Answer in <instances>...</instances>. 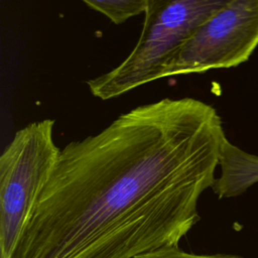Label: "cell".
Masks as SVG:
<instances>
[{
	"label": "cell",
	"mask_w": 258,
	"mask_h": 258,
	"mask_svg": "<svg viewBox=\"0 0 258 258\" xmlns=\"http://www.w3.org/2000/svg\"><path fill=\"white\" fill-rule=\"evenodd\" d=\"M90 9L98 11L115 24H122L127 19L145 13L149 0H84Z\"/></svg>",
	"instance_id": "8992f818"
},
{
	"label": "cell",
	"mask_w": 258,
	"mask_h": 258,
	"mask_svg": "<svg viewBox=\"0 0 258 258\" xmlns=\"http://www.w3.org/2000/svg\"><path fill=\"white\" fill-rule=\"evenodd\" d=\"M228 0H149L139 39L113 70L87 81L103 101L162 79V72L191 32Z\"/></svg>",
	"instance_id": "7a4b0ae2"
},
{
	"label": "cell",
	"mask_w": 258,
	"mask_h": 258,
	"mask_svg": "<svg viewBox=\"0 0 258 258\" xmlns=\"http://www.w3.org/2000/svg\"><path fill=\"white\" fill-rule=\"evenodd\" d=\"M135 258H243L232 254H197L186 252L178 246H168L159 248L145 254L139 255Z\"/></svg>",
	"instance_id": "52a82bcc"
},
{
	"label": "cell",
	"mask_w": 258,
	"mask_h": 258,
	"mask_svg": "<svg viewBox=\"0 0 258 258\" xmlns=\"http://www.w3.org/2000/svg\"><path fill=\"white\" fill-rule=\"evenodd\" d=\"M52 119L19 129L0 156V258H11L59 155Z\"/></svg>",
	"instance_id": "3957f363"
},
{
	"label": "cell",
	"mask_w": 258,
	"mask_h": 258,
	"mask_svg": "<svg viewBox=\"0 0 258 258\" xmlns=\"http://www.w3.org/2000/svg\"><path fill=\"white\" fill-rule=\"evenodd\" d=\"M257 45L258 0H228L182 42L161 78L237 67Z\"/></svg>",
	"instance_id": "277c9868"
},
{
	"label": "cell",
	"mask_w": 258,
	"mask_h": 258,
	"mask_svg": "<svg viewBox=\"0 0 258 258\" xmlns=\"http://www.w3.org/2000/svg\"><path fill=\"white\" fill-rule=\"evenodd\" d=\"M217 110L164 98L60 149L11 258H135L200 221L226 139Z\"/></svg>",
	"instance_id": "6da1fadb"
},
{
	"label": "cell",
	"mask_w": 258,
	"mask_h": 258,
	"mask_svg": "<svg viewBox=\"0 0 258 258\" xmlns=\"http://www.w3.org/2000/svg\"><path fill=\"white\" fill-rule=\"evenodd\" d=\"M219 165L221 174L212 186L219 199L240 196L258 182V156L242 150L227 138L222 144Z\"/></svg>",
	"instance_id": "5b68a950"
}]
</instances>
